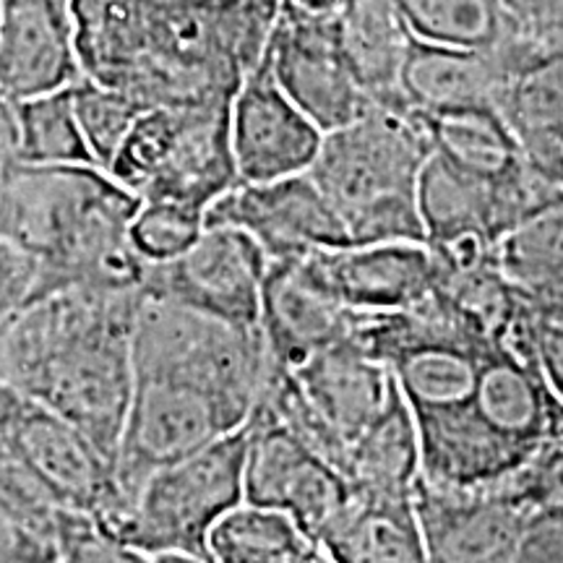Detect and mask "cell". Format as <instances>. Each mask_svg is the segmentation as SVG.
<instances>
[{"label":"cell","mask_w":563,"mask_h":563,"mask_svg":"<svg viewBox=\"0 0 563 563\" xmlns=\"http://www.w3.org/2000/svg\"><path fill=\"white\" fill-rule=\"evenodd\" d=\"M141 298V290L74 285L26 300L0 329V386L74 422L115 460Z\"/></svg>","instance_id":"6da1fadb"},{"label":"cell","mask_w":563,"mask_h":563,"mask_svg":"<svg viewBox=\"0 0 563 563\" xmlns=\"http://www.w3.org/2000/svg\"><path fill=\"white\" fill-rule=\"evenodd\" d=\"M141 199L95 165H16L0 183V241L37 264L32 298L74 285L141 290L129 228ZM30 298V300H32Z\"/></svg>","instance_id":"7a4b0ae2"},{"label":"cell","mask_w":563,"mask_h":563,"mask_svg":"<svg viewBox=\"0 0 563 563\" xmlns=\"http://www.w3.org/2000/svg\"><path fill=\"white\" fill-rule=\"evenodd\" d=\"M433 152L412 102H371L357 121L323 133L311 175L347 230L350 245L426 243L418 183Z\"/></svg>","instance_id":"3957f363"},{"label":"cell","mask_w":563,"mask_h":563,"mask_svg":"<svg viewBox=\"0 0 563 563\" xmlns=\"http://www.w3.org/2000/svg\"><path fill=\"white\" fill-rule=\"evenodd\" d=\"M230 102L146 108L108 167L141 201H173L207 214L238 183L230 150Z\"/></svg>","instance_id":"277c9868"},{"label":"cell","mask_w":563,"mask_h":563,"mask_svg":"<svg viewBox=\"0 0 563 563\" xmlns=\"http://www.w3.org/2000/svg\"><path fill=\"white\" fill-rule=\"evenodd\" d=\"M269 368L272 355L258 327H235L175 302L141 298L133 327V373H157L199 386L245 426Z\"/></svg>","instance_id":"5b68a950"},{"label":"cell","mask_w":563,"mask_h":563,"mask_svg":"<svg viewBox=\"0 0 563 563\" xmlns=\"http://www.w3.org/2000/svg\"><path fill=\"white\" fill-rule=\"evenodd\" d=\"M245 449L249 428H238L157 470L141 485L131 509L104 530L150 555L191 553L209 559L211 527L245 501Z\"/></svg>","instance_id":"8992f818"},{"label":"cell","mask_w":563,"mask_h":563,"mask_svg":"<svg viewBox=\"0 0 563 563\" xmlns=\"http://www.w3.org/2000/svg\"><path fill=\"white\" fill-rule=\"evenodd\" d=\"M0 452L53 509L112 527L125 514L115 460L81 428L0 386Z\"/></svg>","instance_id":"52a82bcc"},{"label":"cell","mask_w":563,"mask_h":563,"mask_svg":"<svg viewBox=\"0 0 563 563\" xmlns=\"http://www.w3.org/2000/svg\"><path fill=\"white\" fill-rule=\"evenodd\" d=\"M238 428L245 426L199 386L157 373H133L131 402L115 454L125 511L131 509L141 485L157 470L199 452Z\"/></svg>","instance_id":"ba28073f"},{"label":"cell","mask_w":563,"mask_h":563,"mask_svg":"<svg viewBox=\"0 0 563 563\" xmlns=\"http://www.w3.org/2000/svg\"><path fill=\"white\" fill-rule=\"evenodd\" d=\"M269 256L249 232L207 224L191 249L146 266L144 298L167 300L235 327H258Z\"/></svg>","instance_id":"9c48e42d"},{"label":"cell","mask_w":563,"mask_h":563,"mask_svg":"<svg viewBox=\"0 0 563 563\" xmlns=\"http://www.w3.org/2000/svg\"><path fill=\"white\" fill-rule=\"evenodd\" d=\"M264 60L282 91L323 133L350 125L371 108L342 51L336 11L316 13L279 3Z\"/></svg>","instance_id":"30bf717a"},{"label":"cell","mask_w":563,"mask_h":563,"mask_svg":"<svg viewBox=\"0 0 563 563\" xmlns=\"http://www.w3.org/2000/svg\"><path fill=\"white\" fill-rule=\"evenodd\" d=\"M412 504L428 563H517L532 509L504 483L441 488L418 477Z\"/></svg>","instance_id":"8fae6325"},{"label":"cell","mask_w":563,"mask_h":563,"mask_svg":"<svg viewBox=\"0 0 563 563\" xmlns=\"http://www.w3.org/2000/svg\"><path fill=\"white\" fill-rule=\"evenodd\" d=\"M207 224L249 232L269 262L350 245L340 214L308 173L269 183H235L211 203Z\"/></svg>","instance_id":"7c38bea8"},{"label":"cell","mask_w":563,"mask_h":563,"mask_svg":"<svg viewBox=\"0 0 563 563\" xmlns=\"http://www.w3.org/2000/svg\"><path fill=\"white\" fill-rule=\"evenodd\" d=\"M245 428V501L290 514L302 530L319 540L350 501V481L279 422L251 418Z\"/></svg>","instance_id":"4fadbf2b"},{"label":"cell","mask_w":563,"mask_h":563,"mask_svg":"<svg viewBox=\"0 0 563 563\" xmlns=\"http://www.w3.org/2000/svg\"><path fill=\"white\" fill-rule=\"evenodd\" d=\"M323 131L282 91L262 58L230 102V150L238 183H269L311 170Z\"/></svg>","instance_id":"5bb4252c"},{"label":"cell","mask_w":563,"mask_h":563,"mask_svg":"<svg viewBox=\"0 0 563 563\" xmlns=\"http://www.w3.org/2000/svg\"><path fill=\"white\" fill-rule=\"evenodd\" d=\"M84 79L68 0H3L0 97L13 104Z\"/></svg>","instance_id":"9a60e30c"},{"label":"cell","mask_w":563,"mask_h":563,"mask_svg":"<svg viewBox=\"0 0 563 563\" xmlns=\"http://www.w3.org/2000/svg\"><path fill=\"white\" fill-rule=\"evenodd\" d=\"M352 313L323 285L311 256L269 262L258 329L282 368H298L319 350L347 340Z\"/></svg>","instance_id":"2e32d148"},{"label":"cell","mask_w":563,"mask_h":563,"mask_svg":"<svg viewBox=\"0 0 563 563\" xmlns=\"http://www.w3.org/2000/svg\"><path fill=\"white\" fill-rule=\"evenodd\" d=\"M290 373L308 407L342 443L347 462L355 441L378 420L399 391L389 365L373 361L350 340L329 344Z\"/></svg>","instance_id":"e0dca14e"},{"label":"cell","mask_w":563,"mask_h":563,"mask_svg":"<svg viewBox=\"0 0 563 563\" xmlns=\"http://www.w3.org/2000/svg\"><path fill=\"white\" fill-rule=\"evenodd\" d=\"M313 269L350 311H402L433 292L426 243H365L311 253Z\"/></svg>","instance_id":"ac0fdd59"},{"label":"cell","mask_w":563,"mask_h":563,"mask_svg":"<svg viewBox=\"0 0 563 563\" xmlns=\"http://www.w3.org/2000/svg\"><path fill=\"white\" fill-rule=\"evenodd\" d=\"M496 110L525 159L563 188V53L511 68L496 97Z\"/></svg>","instance_id":"d6986e66"},{"label":"cell","mask_w":563,"mask_h":563,"mask_svg":"<svg viewBox=\"0 0 563 563\" xmlns=\"http://www.w3.org/2000/svg\"><path fill=\"white\" fill-rule=\"evenodd\" d=\"M334 563H428L412 493L352 488L350 501L319 534Z\"/></svg>","instance_id":"ffe728a7"},{"label":"cell","mask_w":563,"mask_h":563,"mask_svg":"<svg viewBox=\"0 0 563 563\" xmlns=\"http://www.w3.org/2000/svg\"><path fill=\"white\" fill-rule=\"evenodd\" d=\"M509 70L498 47L475 51L412 40L402 66V91L422 112L496 108Z\"/></svg>","instance_id":"44dd1931"},{"label":"cell","mask_w":563,"mask_h":563,"mask_svg":"<svg viewBox=\"0 0 563 563\" xmlns=\"http://www.w3.org/2000/svg\"><path fill=\"white\" fill-rule=\"evenodd\" d=\"M81 76L133 95L146 63V0H68Z\"/></svg>","instance_id":"7402d4cb"},{"label":"cell","mask_w":563,"mask_h":563,"mask_svg":"<svg viewBox=\"0 0 563 563\" xmlns=\"http://www.w3.org/2000/svg\"><path fill=\"white\" fill-rule=\"evenodd\" d=\"M342 51L371 102H410L402 91V66L412 34L394 0H347L336 11Z\"/></svg>","instance_id":"603a6c76"},{"label":"cell","mask_w":563,"mask_h":563,"mask_svg":"<svg viewBox=\"0 0 563 563\" xmlns=\"http://www.w3.org/2000/svg\"><path fill=\"white\" fill-rule=\"evenodd\" d=\"M211 563H334L290 514L243 501L211 527Z\"/></svg>","instance_id":"cb8c5ba5"},{"label":"cell","mask_w":563,"mask_h":563,"mask_svg":"<svg viewBox=\"0 0 563 563\" xmlns=\"http://www.w3.org/2000/svg\"><path fill=\"white\" fill-rule=\"evenodd\" d=\"M420 477L418 428L402 389L378 420L355 441L347 462V481L355 490L412 493Z\"/></svg>","instance_id":"d4e9b609"},{"label":"cell","mask_w":563,"mask_h":563,"mask_svg":"<svg viewBox=\"0 0 563 563\" xmlns=\"http://www.w3.org/2000/svg\"><path fill=\"white\" fill-rule=\"evenodd\" d=\"M433 152L481 178H506L525 165L517 139L496 108H460L422 112Z\"/></svg>","instance_id":"484cf974"},{"label":"cell","mask_w":563,"mask_h":563,"mask_svg":"<svg viewBox=\"0 0 563 563\" xmlns=\"http://www.w3.org/2000/svg\"><path fill=\"white\" fill-rule=\"evenodd\" d=\"M11 112L16 125V159L21 165L97 167L76 115L70 87L13 104Z\"/></svg>","instance_id":"4316f807"},{"label":"cell","mask_w":563,"mask_h":563,"mask_svg":"<svg viewBox=\"0 0 563 563\" xmlns=\"http://www.w3.org/2000/svg\"><path fill=\"white\" fill-rule=\"evenodd\" d=\"M514 285L534 298H563V196L534 209L498 243Z\"/></svg>","instance_id":"83f0119b"},{"label":"cell","mask_w":563,"mask_h":563,"mask_svg":"<svg viewBox=\"0 0 563 563\" xmlns=\"http://www.w3.org/2000/svg\"><path fill=\"white\" fill-rule=\"evenodd\" d=\"M412 40L490 51L504 37L501 0H394Z\"/></svg>","instance_id":"f1b7e54d"},{"label":"cell","mask_w":563,"mask_h":563,"mask_svg":"<svg viewBox=\"0 0 563 563\" xmlns=\"http://www.w3.org/2000/svg\"><path fill=\"white\" fill-rule=\"evenodd\" d=\"M70 95H74V108L91 157L100 170L108 173L123 139L129 136L131 125L146 108L129 91L104 87V84L89 79L76 81L70 87Z\"/></svg>","instance_id":"f546056e"},{"label":"cell","mask_w":563,"mask_h":563,"mask_svg":"<svg viewBox=\"0 0 563 563\" xmlns=\"http://www.w3.org/2000/svg\"><path fill=\"white\" fill-rule=\"evenodd\" d=\"M207 228V214L173 201H141L133 214L129 238L133 251L146 264H165L178 258Z\"/></svg>","instance_id":"4dcf8cb0"},{"label":"cell","mask_w":563,"mask_h":563,"mask_svg":"<svg viewBox=\"0 0 563 563\" xmlns=\"http://www.w3.org/2000/svg\"><path fill=\"white\" fill-rule=\"evenodd\" d=\"M504 37L498 45L514 66L563 53V0H501Z\"/></svg>","instance_id":"1f68e13d"},{"label":"cell","mask_w":563,"mask_h":563,"mask_svg":"<svg viewBox=\"0 0 563 563\" xmlns=\"http://www.w3.org/2000/svg\"><path fill=\"white\" fill-rule=\"evenodd\" d=\"M55 540L60 563H154L150 553L115 538L87 514L55 511Z\"/></svg>","instance_id":"d6a6232c"},{"label":"cell","mask_w":563,"mask_h":563,"mask_svg":"<svg viewBox=\"0 0 563 563\" xmlns=\"http://www.w3.org/2000/svg\"><path fill=\"white\" fill-rule=\"evenodd\" d=\"M0 563H60L55 517L24 509L0 493Z\"/></svg>","instance_id":"836d02e7"},{"label":"cell","mask_w":563,"mask_h":563,"mask_svg":"<svg viewBox=\"0 0 563 563\" xmlns=\"http://www.w3.org/2000/svg\"><path fill=\"white\" fill-rule=\"evenodd\" d=\"M504 485L530 509L563 511V446H545Z\"/></svg>","instance_id":"e575fe53"},{"label":"cell","mask_w":563,"mask_h":563,"mask_svg":"<svg viewBox=\"0 0 563 563\" xmlns=\"http://www.w3.org/2000/svg\"><path fill=\"white\" fill-rule=\"evenodd\" d=\"M527 295V292H525ZM534 321V350L543 378L555 397L563 399V298L527 295Z\"/></svg>","instance_id":"d590c367"},{"label":"cell","mask_w":563,"mask_h":563,"mask_svg":"<svg viewBox=\"0 0 563 563\" xmlns=\"http://www.w3.org/2000/svg\"><path fill=\"white\" fill-rule=\"evenodd\" d=\"M37 285V264L26 253L0 241V329L32 298Z\"/></svg>","instance_id":"8d00e7d4"},{"label":"cell","mask_w":563,"mask_h":563,"mask_svg":"<svg viewBox=\"0 0 563 563\" xmlns=\"http://www.w3.org/2000/svg\"><path fill=\"white\" fill-rule=\"evenodd\" d=\"M16 125H13V112L9 104H0V183L16 165Z\"/></svg>","instance_id":"74e56055"},{"label":"cell","mask_w":563,"mask_h":563,"mask_svg":"<svg viewBox=\"0 0 563 563\" xmlns=\"http://www.w3.org/2000/svg\"><path fill=\"white\" fill-rule=\"evenodd\" d=\"M282 3L295 5L302 11H316V13H334L340 11L347 0H282Z\"/></svg>","instance_id":"f35d334b"},{"label":"cell","mask_w":563,"mask_h":563,"mask_svg":"<svg viewBox=\"0 0 563 563\" xmlns=\"http://www.w3.org/2000/svg\"><path fill=\"white\" fill-rule=\"evenodd\" d=\"M154 563H211L203 555H191V553H159L152 555Z\"/></svg>","instance_id":"ab89813d"},{"label":"cell","mask_w":563,"mask_h":563,"mask_svg":"<svg viewBox=\"0 0 563 563\" xmlns=\"http://www.w3.org/2000/svg\"><path fill=\"white\" fill-rule=\"evenodd\" d=\"M0 24H3V0H0ZM0 104H5L3 97H0Z\"/></svg>","instance_id":"60d3db41"},{"label":"cell","mask_w":563,"mask_h":563,"mask_svg":"<svg viewBox=\"0 0 563 563\" xmlns=\"http://www.w3.org/2000/svg\"><path fill=\"white\" fill-rule=\"evenodd\" d=\"M256 3H269V5H279L282 0H256Z\"/></svg>","instance_id":"b9f144b4"}]
</instances>
